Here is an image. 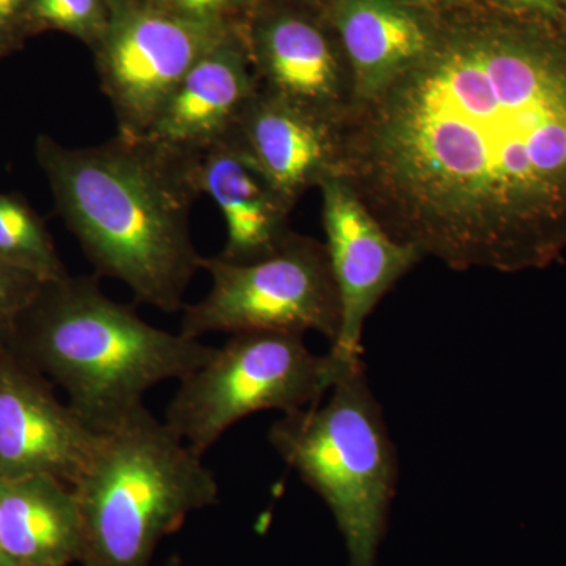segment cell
<instances>
[{"mask_svg": "<svg viewBox=\"0 0 566 566\" xmlns=\"http://www.w3.org/2000/svg\"><path fill=\"white\" fill-rule=\"evenodd\" d=\"M390 237L457 271L543 270L566 251V24L434 11L427 52L338 128Z\"/></svg>", "mask_w": 566, "mask_h": 566, "instance_id": "obj_1", "label": "cell"}, {"mask_svg": "<svg viewBox=\"0 0 566 566\" xmlns=\"http://www.w3.org/2000/svg\"><path fill=\"white\" fill-rule=\"evenodd\" d=\"M36 158L96 275L125 283L137 303L182 311L205 260L191 233L197 156L117 134L81 148L40 137Z\"/></svg>", "mask_w": 566, "mask_h": 566, "instance_id": "obj_2", "label": "cell"}, {"mask_svg": "<svg viewBox=\"0 0 566 566\" xmlns=\"http://www.w3.org/2000/svg\"><path fill=\"white\" fill-rule=\"evenodd\" d=\"M10 348L61 386L98 434L145 406L153 387L192 374L214 349L145 322L111 300L98 275L44 283Z\"/></svg>", "mask_w": 566, "mask_h": 566, "instance_id": "obj_3", "label": "cell"}, {"mask_svg": "<svg viewBox=\"0 0 566 566\" xmlns=\"http://www.w3.org/2000/svg\"><path fill=\"white\" fill-rule=\"evenodd\" d=\"M84 566H150L159 542L216 504L214 472L145 406L99 433L73 486Z\"/></svg>", "mask_w": 566, "mask_h": 566, "instance_id": "obj_4", "label": "cell"}, {"mask_svg": "<svg viewBox=\"0 0 566 566\" xmlns=\"http://www.w3.org/2000/svg\"><path fill=\"white\" fill-rule=\"evenodd\" d=\"M268 438L329 506L349 566H376L397 491L398 458L364 360L337 376L326 403L283 415Z\"/></svg>", "mask_w": 566, "mask_h": 566, "instance_id": "obj_5", "label": "cell"}, {"mask_svg": "<svg viewBox=\"0 0 566 566\" xmlns=\"http://www.w3.org/2000/svg\"><path fill=\"white\" fill-rule=\"evenodd\" d=\"M303 337L270 331L230 335L178 381L164 422L203 457L245 417L290 415L319 403L331 389L326 354L316 356Z\"/></svg>", "mask_w": 566, "mask_h": 566, "instance_id": "obj_6", "label": "cell"}, {"mask_svg": "<svg viewBox=\"0 0 566 566\" xmlns=\"http://www.w3.org/2000/svg\"><path fill=\"white\" fill-rule=\"evenodd\" d=\"M210 292L182 307L180 334L203 335L270 331L318 333L333 344L340 329V300L326 245L292 233L273 255L253 263L203 260Z\"/></svg>", "mask_w": 566, "mask_h": 566, "instance_id": "obj_7", "label": "cell"}, {"mask_svg": "<svg viewBox=\"0 0 566 566\" xmlns=\"http://www.w3.org/2000/svg\"><path fill=\"white\" fill-rule=\"evenodd\" d=\"M240 24L191 20L151 0H112L109 24L93 51L117 134L147 133L186 74Z\"/></svg>", "mask_w": 566, "mask_h": 566, "instance_id": "obj_8", "label": "cell"}, {"mask_svg": "<svg viewBox=\"0 0 566 566\" xmlns=\"http://www.w3.org/2000/svg\"><path fill=\"white\" fill-rule=\"evenodd\" d=\"M318 189L323 199L324 245L340 300V329L326 354L333 387L342 371L363 363L368 316L423 256L390 237L342 175L326 178Z\"/></svg>", "mask_w": 566, "mask_h": 566, "instance_id": "obj_9", "label": "cell"}, {"mask_svg": "<svg viewBox=\"0 0 566 566\" xmlns=\"http://www.w3.org/2000/svg\"><path fill=\"white\" fill-rule=\"evenodd\" d=\"M243 32L260 91L340 128L354 92L333 31L303 11L277 7L260 9Z\"/></svg>", "mask_w": 566, "mask_h": 566, "instance_id": "obj_10", "label": "cell"}, {"mask_svg": "<svg viewBox=\"0 0 566 566\" xmlns=\"http://www.w3.org/2000/svg\"><path fill=\"white\" fill-rule=\"evenodd\" d=\"M98 438L46 376L10 346L0 348V479L50 475L73 486Z\"/></svg>", "mask_w": 566, "mask_h": 566, "instance_id": "obj_11", "label": "cell"}, {"mask_svg": "<svg viewBox=\"0 0 566 566\" xmlns=\"http://www.w3.org/2000/svg\"><path fill=\"white\" fill-rule=\"evenodd\" d=\"M221 144L243 156L292 203L338 174V129L260 88Z\"/></svg>", "mask_w": 566, "mask_h": 566, "instance_id": "obj_12", "label": "cell"}, {"mask_svg": "<svg viewBox=\"0 0 566 566\" xmlns=\"http://www.w3.org/2000/svg\"><path fill=\"white\" fill-rule=\"evenodd\" d=\"M259 91L243 22L200 59L178 84L142 139L182 156L221 144Z\"/></svg>", "mask_w": 566, "mask_h": 566, "instance_id": "obj_13", "label": "cell"}, {"mask_svg": "<svg viewBox=\"0 0 566 566\" xmlns=\"http://www.w3.org/2000/svg\"><path fill=\"white\" fill-rule=\"evenodd\" d=\"M323 18L348 63L354 104L385 91L433 40L434 11L401 0H327Z\"/></svg>", "mask_w": 566, "mask_h": 566, "instance_id": "obj_14", "label": "cell"}, {"mask_svg": "<svg viewBox=\"0 0 566 566\" xmlns=\"http://www.w3.org/2000/svg\"><path fill=\"white\" fill-rule=\"evenodd\" d=\"M200 196L218 205L226 222V262L253 263L273 255L292 237L294 203L275 191L262 175L229 145L218 144L196 158Z\"/></svg>", "mask_w": 566, "mask_h": 566, "instance_id": "obj_15", "label": "cell"}, {"mask_svg": "<svg viewBox=\"0 0 566 566\" xmlns=\"http://www.w3.org/2000/svg\"><path fill=\"white\" fill-rule=\"evenodd\" d=\"M0 535L11 566L81 562L84 534L73 488L50 475L0 479Z\"/></svg>", "mask_w": 566, "mask_h": 566, "instance_id": "obj_16", "label": "cell"}, {"mask_svg": "<svg viewBox=\"0 0 566 566\" xmlns=\"http://www.w3.org/2000/svg\"><path fill=\"white\" fill-rule=\"evenodd\" d=\"M0 260L44 283L69 275L39 214L7 193H0Z\"/></svg>", "mask_w": 566, "mask_h": 566, "instance_id": "obj_17", "label": "cell"}, {"mask_svg": "<svg viewBox=\"0 0 566 566\" xmlns=\"http://www.w3.org/2000/svg\"><path fill=\"white\" fill-rule=\"evenodd\" d=\"M112 0H29L24 21L70 33L95 48L109 24Z\"/></svg>", "mask_w": 566, "mask_h": 566, "instance_id": "obj_18", "label": "cell"}, {"mask_svg": "<svg viewBox=\"0 0 566 566\" xmlns=\"http://www.w3.org/2000/svg\"><path fill=\"white\" fill-rule=\"evenodd\" d=\"M43 285L40 279L0 260V348H9Z\"/></svg>", "mask_w": 566, "mask_h": 566, "instance_id": "obj_19", "label": "cell"}, {"mask_svg": "<svg viewBox=\"0 0 566 566\" xmlns=\"http://www.w3.org/2000/svg\"><path fill=\"white\" fill-rule=\"evenodd\" d=\"M156 6L205 22H240L237 20L241 11L248 10L245 0H151Z\"/></svg>", "mask_w": 566, "mask_h": 566, "instance_id": "obj_20", "label": "cell"}, {"mask_svg": "<svg viewBox=\"0 0 566 566\" xmlns=\"http://www.w3.org/2000/svg\"><path fill=\"white\" fill-rule=\"evenodd\" d=\"M475 2L483 3V6L491 7V9L505 11V13L562 21L560 2L558 0H475Z\"/></svg>", "mask_w": 566, "mask_h": 566, "instance_id": "obj_21", "label": "cell"}, {"mask_svg": "<svg viewBox=\"0 0 566 566\" xmlns=\"http://www.w3.org/2000/svg\"><path fill=\"white\" fill-rule=\"evenodd\" d=\"M29 0H0V36L9 35L24 22Z\"/></svg>", "mask_w": 566, "mask_h": 566, "instance_id": "obj_22", "label": "cell"}, {"mask_svg": "<svg viewBox=\"0 0 566 566\" xmlns=\"http://www.w3.org/2000/svg\"><path fill=\"white\" fill-rule=\"evenodd\" d=\"M401 2L420 10L442 11L469 6V3L474 2V0H401Z\"/></svg>", "mask_w": 566, "mask_h": 566, "instance_id": "obj_23", "label": "cell"}, {"mask_svg": "<svg viewBox=\"0 0 566 566\" xmlns=\"http://www.w3.org/2000/svg\"><path fill=\"white\" fill-rule=\"evenodd\" d=\"M0 566H11L9 558L6 556V551H3L2 535H0Z\"/></svg>", "mask_w": 566, "mask_h": 566, "instance_id": "obj_24", "label": "cell"}, {"mask_svg": "<svg viewBox=\"0 0 566 566\" xmlns=\"http://www.w3.org/2000/svg\"><path fill=\"white\" fill-rule=\"evenodd\" d=\"M560 2L562 21L566 24V0H558Z\"/></svg>", "mask_w": 566, "mask_h": 566, "instance_id": "obj_25", "label": "cell"}, {"mask_svg": "<svg viewBox=\"0 0 566 566\" xmlns=\"http://www.w3.org/2000/svg\"><path fill=\"white\" fill-rule=\"evenodd\" d=\"M166 566H180V564H178L177 558H172V560H170Z\"/></svg>", "mask_w": 566, "mask_h": 566, "instance_id": "obj_26", "label": "cell"}, {"mask_svg": "<svg viewBox=\"0 0 566 566\" xmlns=\"http://www.w3.org/2000/svg\"><path fill=\"white\" fill-rule=\"evenodd\" d=\"M245 2H248L249 9H251V7L255 6L256 0H245Z\"/></svg>", "mask_w": 566, "mask_h": 566, "instance_id": "obj_27", "label": "cell"}]
</instances>
